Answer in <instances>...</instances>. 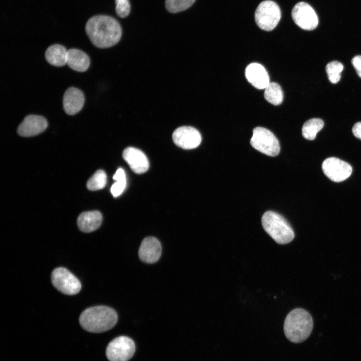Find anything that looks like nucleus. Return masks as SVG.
I'll return each instance as SVG.
<instances>
[{
    "mask_svg": "<svg viewBox=\"0 0 361 361\" xmlns=\"http://www.w3.org/2000/svg\"><path fill=\"white\" fill-rule=\"evenodd\" d=\"M86 34L92 43L99 48H107L116 44L120 40L122 30L114 18L104 15L94 16L85 26Z\"/></svg>",
    "mask_w": 361,
    "mask_h": 361,
    "instance_id": "obj_1",
    "label": "nucleus"
},
{
    "mask_svg": "<svg viewBox=\"0 0 361 361\" xmlns=\"http://www.w3.org/2000/svg\"><path fill=\"white\" fill-rule=\"evenodd\" d=\"M117 314L111 307L96 306L87 308L81 314L79 322L86 330L94 333L107 331L116 324Z\"/></svg>",
    "mask_w": 361,
    "mask_h": 361,
    "instance_id": "obj_2",
    "label": "nucleus"
},
{
    "mask_svg": "<svg viewBox=\"0 0 361 361\" xmlns=\"http://www.w3.org/2000/svg\"><path fill=\"white\" fill-rule=\"evenodd\" d=\"M313 320L310 313L302 308H295L286 316L284 323V334L293 343L306 340L313 328Z\"/></svg>",
    "mask_w": 361,
    "mask_h": 361,
    "instance_id": "obj_3",
    "label": "nucleus"
},
{
    "mask_svg": "<svg viewBox=\"0 0 361 361\" xmlns=\"http://www.w3.org/2000/svg\"><path fill=\"white\" fill-rule=\"evenodd\" d=\"M264 230L279 244H286L294 238V231L286 220L273 211L265 212L261 219Z\"/></svg>",
    "mask_w": 361,
    "mask_h": 361,
    "instance_id": "obj_4",
    "label": "nucleus"
},
{
    "mask_svg": "<svg viewBox=\"0 0 361 361\" xmlns=\"http://www.w3.org/2000/svg\"><path fill=\"white\" fill-rule=\"evenodd\" d=\"M281 11L274 2L266 0L262 2L255 13V20L262 30L270 31L277 25L281 19Z\"/></svg>",
    "mask_w": 361,
    "mask_h": 361,
    "instance_id": "obj_5",
    "label": "nucleus"
},
{
    "mask_svg": "<svg viewBox=\"0 0 361 361\" xmlns=\"http://www.w3.org/2000/svg\"><path fill=\"white\" fill-rule=\"evenodd\" d=\"M250 144L255 149L271 156L277 155L280 150L279 142L275 135L262 127L253 129Z\"/></svg>",
    "mask_w": 361,
    "mask_h": 361,
    "instance_id": "obj_6",
    "label": "nucleus"
},
{
    "mask_svg": "<svg viewBox=\"0 0 361 361\" xmlns=\"http://www.w3.org/2000/svg\"><path fill=\"white\" fill-rule=\"evenodd\" d=\"M53 286L63 294L72 295L79 292L81 284L77 278L67 269L58 267L51 274Z\"/></svg>",
    "mask_w": 361,
    "mask_h": 361,
    "instance_id": "obj_7",
    "label": "nucleus"
},
{
    "mask_svg": "<svg viewBox=\"0 0 361 361\" xmlns=\"http://www.w3.org/2000/svg\"><path fill=\"white\" fill-rule=\"evenodd\" d=\"M135 350L133 340L128 337L121 336L109 343L106 355L109 361H128L132 357Z\"/></svg>",
    "mask_w": 361,
    "mask_h": 361,
    "instance_id": "obj_8",
    "label": "nucleus"
},
{
    "mask_svg": "<svg viewBox=\"0 0 361 361\" xmlns=\"http://www.w3.org/2000/svg\"><path fill=\"white\" fill-rule=\"evenodd\" d=\"M291 16L294 23L304 30H313L318 24V17L314 10L305 2L296 4L292 10Z\"/></svg>",
    "mask_w": 361,
    "mask_h": 361,
    "instance_id": "obj_9",
    "label": "nucleus"
},
{
    "mask_svg": "<svg viewBox=\"0 0 361 361\" xmlns=\"http://www.w3.org/2000/svg\"><path fill=\"white\" fill-rule=\"evenodd\" d=\"M322 169L328 178L337 183L347 179L352 171L349 164L334 157L325 159L322 164Z\"/></svg>",
    "mask_w": 361,
    "mask_h": 361,
    "instance_id": "obj_10",
    "label": "nucleus"
},
{
    "mask_svg": "<svg viewBox=\"0 0 361 361\" xmlns=\"http://www.w3.org/2000/svg\"><path fill=\"white\" fill-rule=\"evenodd\" d=\"M172 137L175 145L185 149L197 147L202 140L199 131L191 126H181L176 128L173 132Z\"/></svg>",
    "mask_w": 361,
    "mask_h": 361,
    "instance_id": "obj_11",
    "label": "nucleus"
},
{
    "mask_svg": "<svg viewBox=\"0 0 361 361\" xmlns=\"http://www.w3.org/2000/svg\"><path fill=\"white\" fill-rule=\"evenodd\" d=\"M47 127V121L44 117L31 114L25 117L19 125L17 132L23 137H31L42 133Z\"/></svg>",
    "mask_w": 361,
    "mask_h": 361,
    "instance_id": "obj_12",
    "label": "nucleus"
},
{
    "mask_svg": "<svg viewBox=\"0 0 361 361\" xmlns=\"http://www.w3.org/2000/svg\"><path fill=\"white\" fill-rule=\"evenodd\" d=\"M122 157L131 169L136 173L145 172L149 168V161L145 154L140 150L132 147L126 148Z\"/></svg>",
    "mask_w": 361,
    "mask_h": 361,
    "instance_id": "obj_13",
    "label": "nucleus"
},
{
    "mask_svg": "<svg viewBox=\"0 0 361 361\" xmlns=\"http://www.w3.org/2000/svg\"><path fill=\"white\" fill-rule=\"evenodd\" d=\"M161 246L155 237H147L142 241L138 251L139 259L146 263L156 262L160 257Z\"/></svg>",
    "mask_w": 361,
    "mask_h": 361,
    "instance_id": "obj_14",
    "label": "nucleus"
},
{
    "mask_svg": "<svg viewBox=\"0 0 361 361\" xmlns=\"http://www.w3.org/2000/svg\"><path fill=\"white\" fill-rule=\"evenodd\" d=\"M85 102L83 93L75 87L68 88L63 96V109L66 114L74 115L83 108Z\"/></svg>",
    "mask_w": 361,
    "mask_h": 361,
    "instance_id": "obj_15",
    "label": "nucleus"
},
{
    "mask_svg": "<svg viewBox=\"0 0 361 361\" xmlns=\"http://www.w3.org/2000/svg\"><path fill=\"white\" fill-rule=\"evenodd\" d=\"M248 81L258 89H264L270 83L269 77L265 68L260 64L252 63L245 69Z\"/></svg>",
    "mask_w": 361,
    "mask_h": 361,
    "instance_id": "obj_16",
    "label": "nucleus"
},
{
    "mask_svg": "<svg viewBox=\"0 0 361 361\" xmlns=\"http://www.w3.org/2000/svg\"><path fill=\"white\" fill-rule=\"evenodd\" d=\"M102 222V215L97 211L81 213L77 219V225L80 231L90 233L98 229Z\"/></svg>",
    "mask_w": 361,
    "mask_h": 361,
    "instance_id": "obj_17",
    "label": "nucleus"
},
{
    "mask_svg": "<svg viewBox=\"0 0 361 361\" xmlns=\"http://www.w3.org/2000/svg\"><path fill=\"white\" fill-rule=\"evenodd\" d=\"M90 63L89 56L83 51L77 49L68 50L67 64L72 70L85 72L88 69Z\"/></svg>",
    "mask_w": 361,
    "mask_h": 361,
    "instance_id": "obj_18",
    "label": "nucleus"
},
{
    "mask_svg": "<svg viewBox=\"0 0 361 361\" xmlns=\"http://www.w3.org/2000/svg\"><path fill=\"white\" fill-rule=\"evenodd\" d=\"M68 50L62 45L54 44L49 46L45 52L47 61L52 65L61 67L67 64Z\"/></svg>",
    "mask_w": 361,
    "mask_h": 361,
    "instance_id": "obj_19",
    "label": "nucleus"
},
{
    "mask_svg": "<svg viewBox=\"0 0 361 361\" xmlns=\"http://www.w3.org/2000/svg\"><path fill=\"white\" fill-rule=\"evenodd\" d=\"M323 126L324 122L322 119L316 118L310 119L304 123L302 128V134L306 139L313 140Z\"/></svg>",
    "mask_w": 361,
    "mask_h": 361,
    "instance_id": "obj_20",
    "label": "nucleus"
},
{
    "mask_svg": "<svg viewBox=\"0 0 361 361\" xmlns=\"http://www.w3.org/2000/svg\"><path fill=\"white\" fill-rule=\"evenodd\" d=\"M265 99L274 105H278L283 101V93L280 86L275 82H270L264 91Z\"/></svg>",
    "mask_w": 361,
    "mask_h": 361,
    "instance_id": "obj_21",
    "label": "nucleus"
},
{
    "mask_svg": "<svg viewBox=\"0 0 361 361\" xmlns=\"http://www.w3.org/2000/svg\"><path fill=\"white\" fill-rule=\"evenodd\" d=\"M113 178L115 182L111 186L110 191L113 197H117L123 193L126 185L124 170L122 168H119L114 174Z\"/></svg>",
    "mask_w": 361,
    "mask_h": 361,
    "instance_id": "obj_22",
    "label": "nucleus"
},
{
    "mask_svg": "<svg viewBox=\"0 0 361 361\" xmlns=\"http://www.w3.org/2000/svg\"><path fill=\"white\" fill-rule=\"evenodd\" d=\"M107 183V175L102 169L97 170L87 183V189L95 191L103 189Z\"/></svg>",
    "mask_w": 361,
    "mask_h": 361,
    "instance_id": "obj_23",
    "label": "nucleus"
},
{
    "mask_svg": "<svg viewBox=\"0 0 361 361\" xmlns=\"http://www.w3.org/2000/svg\"><path fill=\"white\" fill-rule=\"evenodd\" d=\"M325 69L329 81L336 84L340 79V74L343 69V66L339 62L333 61L327 64Z\"/></svg>",
    "mask_w": 361,
    "mask_h": 361,
    "instance_id": "obj_24",
    "label": "nucleus"
},
{
    "mask_svg": "<svg viewBox=\"0 0 361 361\" xmlns=\"http://www.w3.org/2000/svg\"><path fill=\"white\" fill-rule=\"evenodd\" d=\"M196 0H165L167 10L171 13H176L190 8Z\"/></svg>",
    "mask_w": 361,
    "mask_h": 361,
    "instance_id": "obj_25",
    "label": "nucleus"
},
{
    "mask_svg": "<svg viewBox=\"0 0 361 361\" xmlns=\"http://www.w3.org/2000/svg\"><path fill=\"white\" fill-rule=\"evenodd\" d=\"M115 2L117 15L122 18L126 17L130 11L129 0H115Z\"/></svg>",
    "mask_w": 361,
    "mask_h": 361,
    "instance_id": "obj_26",
    "label": "nucleus"
},
{
    "mask_svg": "<svg viewBox=\"0 0 361 361\" xmlns=\"http://www.w3.org/2000/svg\"><path fill=\"white\" fill-rule=\"evenodd\" d=\"M351 63L357 75L361 78V56L357 55L354 56L352 59Z\"/></svg>",
    "mask_w": 361,
    "mask_h": 361,
    "instance_id": "obj_27",
    "label": "nucleus"
},
{
    "mask_svg": "<svg viewBox=\"0 0 361 361\" xmlns=\"http://www.w3.org/2000/svg\"><path fill=\"white\" fill-rule=\"evenodd\" d=\"M352 131L356 138L361 140V122H357L353 125Z\"/></svg>",
    "mask_w": 361,
    "mask_h": 361,
    "instance_id": "obj_28",
    "label": "nucleus"
}]
</instances>
